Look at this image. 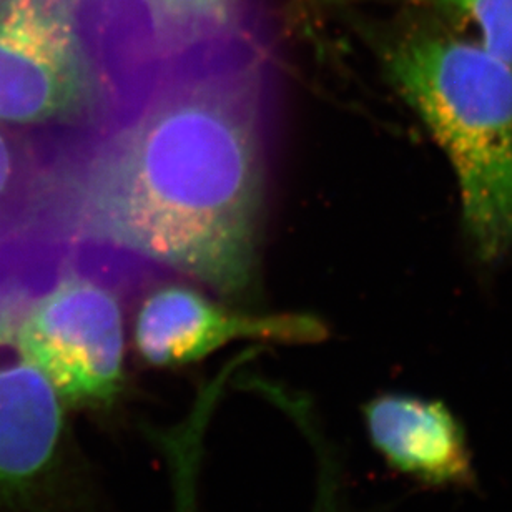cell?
<instances>
[{
	"instance_id": "4",
	"label": "cell",
	"mask_w": 512,
	"mask_h": 512,
	"mask_svg": "<svg viewBox=\"0 0 512 512\" xmlns=\"http://www.w3.org/2000/svg\"><path fill=\"white\" fill-rule=\"evenodd\" d=\"M119 286L67 261L17 320L20 351L74 408H107L124 389Z\"/></svg>"
},
{
	"instance_id": "7",
	"label": "cell",
	"mask_w": 512,
	"mask_h": 512,
	"mask_svg": "<svg viewBox=\"0 0 512 512\" xmlns=\"http://www.w3.org/2000/svg\"><path fill=\"white\" fill-rule=\"evenodd\" d=\"M325 335V326L311 316L248 315L217 305L182 285L153 291L143 301L135 323L138 353L158 368L190 365L237 340L300 345L315 343Z\"/></svg>"
},
{
	"instance_id": "8",
	"label": "cell",
	"mask_w": 512,
	"mask_h": 512,
	"mask_svg": "<svg viewBox=\"0 0 512 512\" xmlns=\"http://www.w3.org/2000/svg\"><path fill=\"white\" fill-rule=\"evenodd\" d=\"M366 429L386 463L433 488L476 481L463 424L441 401L388 393L363 408Z\"/></svg>"
},
{
	"instance_id": "9",
	"label": "cell",
	"mask_w": 512,
	"mask_h": 512,
	"mask_svg": "<svg viewBox=\"0 0 512 512\" xmlns=\"http://www.w3.org/2000/svg\"><path fill=\"white\" fill-rule=\"evenodd\" d=\"M133 39L157 70L193 55L260 42L240 0H120Z\"/></svg>"
},
{
	"instance_id": "2",
	"label": "cell",
	"mask_w": 512,
	"mask_h": 512,
	"mask_svg": "<svg viewBox=\"0 0 512 512\" xmlns=\"http://www.w3.org/2000/svg\"><path fill=\"white\" fill-rule=\"evenodd\" d=\"M89 0H0V124L74 168L147 95Z\"/></svg>"
},
{
	"instance_id": "6",
	"label": "cell",
	"mask_w": 512,
	"mask_h": 512,
	"mask_svg": "<svg viewBox=\"0 0 512 512\" xmlns=\"http://www.w3.org/2000/svg\"><path fill=\"white\" fill-rule=\"evenodd\" d=\"M22 310L0 311V512L39 494L64 446L65 404L17 343Z\"/></svg>"
},
{
	"instance_id": "10",
	"label": "cell",
	"mask_w": 512,
	"mask_h": 512,
	"mask_svg": "<svg viewBox=\"0 0 512 512\" xmlns=\"http://www.w3.org/2000/svg\"><path fill=\"white\" fill-rule=\"evenodd\" d=\"M217 394L200 389L187 416L167 431H160V444L172 483L173 512L198 511V473L202 463L203 436L217 406ZM320 479L313 512H353L341 491L340 478L326 453H320Z\"/></svg>"
},
{
	"instance_id": "3",
	"label": "cell",
	"mask_w": 512,
	"mask_h": 512,
	"mask_svg": "<svg viewBox=\"0 0 512 512\" xmlns=\"http://www.w3.org/2000/svg\"><path fill=\"white\" fill-rule=\"evenodd\" d=\"M381 60L453 165L474 252L501 260L512 252V65L424 20L394 29Z\"/></svg>"
},
{
	"instance_id": "1",
	"label": "cell",
	"mask_w": 512,
	"mask_h": 512,
	"mask_svg": "<svg viewBox=\"0 0 512 512\" xmlns=\"http://www.w3.org/2000/svg\"><path fill=\"white\" fill-rule=\"evenodd\" d=\"M273 82L263 44L168 65L67 173L72 250L138 286L163 271L240 295L255 273Z\"/></svg>"
},
{
	"instance_id": "11",
	"label": "cell",
	"mask_w": 512,
	"mask_h": 512,
	"mask_svg": "<svg viewBox=\"0 0 512 512\" xmlns=\"http://www.w3.org/2000/svg\"><path fill=\"white\" fill-rule=\"evenodd\" d=\"M469 20L481 44L512 65V0H404Z\"/></svg>"
},
{
	"instance_id": "5",
	"label": "cell",
	"mask_w": 512,
	"mask_h": 512,
	"mask_svg": "<svg viewBox=\"0 0 512 512\" xmlns=\"http://www.w3.org/2000/svg\"><path fill=\"white\" fill-rule=\"evenodd\" d=\"M64 173L0 124V311L40 295L70 258Z\"/></svg>"
}]
</instances>
